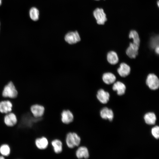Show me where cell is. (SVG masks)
<instances>
[{
	"label": "cell",
	"mask_w": 159,
	"mask_h": 159,
	"mask_svg": "<svg viewBox=\"0 0 159 159\" xmlns=\"http://www.w3.org/2000/svg\"><path fill=\"white\" fill-rule=\"evenodd\" d=\"M18 95V92L13 83L11 82L4 87L2 93V96L6 99H14Z\"/></svg>",
	"instance_id": "2"
},
{
	"label": "cell",
	"mask_w": 159,
	"mask_h": 159,
	"mask_svg": "<svg viewBox=\"0 0 159 159\" xmlns=\"http://www.w3.org/2000/svg\"><path fill=\"white\" fill-rule=\"evenodd\" d=\"M30 110L34 117L36 118H40L43 117L45 112V109L43 105L35 104L31 106Z\"/></svg>",
	"instance_id": "3"
},
{
	"label": "cell",
	"mask_w": 159,
	"mask_h": 159,
	"mask_svg": "<svg viewBox=\"0 0 159 159\" xmlns=\"http://www.w3.org/2000/svg\"><path fill=\"white\" fill-rule=\"evenodd\" d=\"M146 82L147 85L151 90H155L159 87V79L153 74H150L148 75Z\"/></svg>",
	"instance_id": "5"
},
{
	"label": "cell",
	"mask_w": 159,
	"mask_h": 159,
	"mask_svg": "<svg viewBox=\"0 0 159 159\" xmlns=\"http://www.w3.org/2000/svg\"><path fill=\"white\" fill-rule=\"evenodd\" d=\"M155 52L157 54H159V46H158L156 47L155 48Z\"/></svg>",
	"instance_id": "26"
},
{
	"label": "cell",
	"mask_w": 159,
	"mask_h": 159,
	"mask_svg": "<svg viewBox=\"0 0 159 159\" xmlns=\"http://www.w3.org/2000/svg\"><path fill=\"white\" fill-rule=\"evenodd\" d=\"M102 78L103 82L105 84L108 85L113 83L116 79L115 75L110 72H107L104 74Z\"/></svg>",
	"instance_id": "18"
},
{
	"label": "cell",
	"mask_w": 159,
	"mask_h": 159,
	"mask_svg": "<svg viewBox=\"0 0 159 159\" xmlns=\"http://www.w3.org/2000/svg\"><path fill=\"white\" fill-rule=\"evenodd\" d=\"M96 0V1H99V0Z\"/></svg>",
	"instance_id": "30"
},
{
	"label": "cell",
	"mask_w": 159,
	"mask_h": 159,
	"mask_svg": "<svg viewBox=\"0 0 159 159\" xmlns=\"http://www.w3.org/2000/svg\"><path fill=\"white\" fill-rule=\"evenodd\" d=\"M100 115L102 118L108 119L110 121L112 120L113 117L112 110L107 107H104L101 110Z\"/></svg>",
	"instance_id": "17"
},
{
	"label": "cell",
	"mask_w": 159,
	"mask_h": 159,
	"mask_svg": "<svg viewBox=\"0 0 159 159\" xmlns=\"http://www.w3.org/2000/svg\"><path fill=\"white\" fill-rule=\"evenodd\" d=\"M10 148L9 146L6 144H3L0 146V153L5 158L8 157L10 154Z\"/></svg>",
	"instance_id": "21"
},
{
	"label": "cell",
	"mask_w": 159,
	"mask_h": 159,
	"mask_svg": "<svg viewBox=\"0 0 159 159\" xmlns=\"http://www.w3.org/2000/svg\"><path fill=\"white\" fill-rule=\"evenodd\" d=\"M93 15L98 24L103 25L107 21L106 15L102 8L96 9L93 12Z\"/></svg>",
	"instance_id": "4"
},
{
	"label": "cell",
	"mask_w": 159,
	"mask_h": 159,
	"mask_svg": "<svg viewBox=\"0 0 159 159\" xmlns=\"http://www.w3.org/2000/svg\"><path fill=\"white\" fill-rule=\"evenodd\" d=\"M2 4V0H0V6Z\"/></svg>",
	"instance_id": "28"
},
{
	"label": "cell",
	"mask_w": 159,
	"mask_h": 159,
	"mask_svg": "<svg viewBox=\"0 0 159 159\" xmlns=\"http://www.w3.org/2000/svg\"><path fill=\"white\" fill-rule=\"evenodd\" d=\"M157 4L158 5V6H159V1H158Z\"/></svg>",
	"instance_id": "29"
},
{
	"label": "cell",
	"mask_w": 159,
	"mask_h": 159,
	"mask_svg": "<svg viewBox=\"0 0 159 159\" xmlns=\"http://www.w3.org/2000/svg\"><path fill=\"white\" fill-rule=\"evenodd\" d=\"M64 39L67 42L70 44L76 43L81 39L80 35L77 31L69 32L65 35Z\"/></svg>",
	"instance_id": "6"
},
{
	"label": "cell",
	"mask_w": 159,
	"mask_h": 159,
	"mask_svg": "<svg viewBox=\"0 0 159 159\" xmlns=\"http://www.w3.org/2000/svg\"><path fill=\"white\" fill-rule=\"evenodd\" d=\"M144 119L147 124L153 125L155 123L156 118L154 113L150 112L148 113L145 115Z\"/></svg>",
	"instance_id": "20"
},
{
	"label": "cell",
	"mask_w": 159,
	"mask_h": 159,
	"mask_svg": "<svg viewBox=\"0 0 159 159\" xmlns=\"http://www.w3.org/2000/svg\"><path fill=\"white\" fill-rule=\"evenodd\" d=\"M129 37V38L133 39V43L140 46V39L138 32L135 30H131L130 32Z\"/></svg>",
	"instance_id": "22"
},
{
	"label": "cell",
	"mask_w": 159,
	"mask_h": 159,
	"mask_svg": "<svg viewBox=\"0 0 159 159\" xmlns=\"http://www.w3.org/2000/svg\"><path fill=\"white\" fill-rule=\"evenodd\" d=\"M151 133L153 137L156 139L159 137V127L156 126L153 128L151 130Z\"/></svg>",
	"instance_id": "25"
},
{
	"label": "cell",
	"mask_w": 159,
	"mask_h": 159,
	"mask_svg": "<svg viewBox=\"0 0 159 159\" xmlns=\"http://www.w3.org/2000/svg\"><path fill=\"white\" fill-rule=\"evenodd\" d=\"M12 104L9 100H4L0 102V112L6 114L12 110Z\"/></svg>",
	"instance_id": "10"
},
{
	"label": "cell",
	"mask_w": 159,
	"mask_h": 159,
	"mask_svg": "<svg viewBox=\"0 0 159 159\" xmlns=\"http://www.w3.org/2000/svg\"><path fill=\"white\" fill-rule=\"evenodd\" d=\"M34 143L36 148L41 150L47 149L49 143L47 138L44 136L36 138L35 140Z\"/></svg>",
	"instance_id": "7"
},
{
	"label": "cell",
	"mask_w": 159,
	"mask_h": 159,
	"mask_svg": "<svg viewBox=\"0 0 159 159\" xmlns=\"http://www.w3.org/2000/svg\"><path fill=\"white\" fill-rule=\"evenodd\" d=\"M30 18L34 21L38 20L39 18V12L37 8L33 7L31 8L29 11Z\"/></svg>",
	"instance_id": "23"
},
{
	"label": "cell",
	"mask_w": 159,
	"mask_h": 159,
	"mask_svg": "<svg viewBox=\"0 0 159 159\" xmlns=\"http://www.w3.org/2000/svg\"><path fill=\"white\" fill-rule=\"evenodd\" d=\"M97 97L98 100L103 104L107 103L109 100L110 95L109 93L101 89L97 92Z\"/></svg>",
	"instance_id": "13"
},
{
	"label": "cell",
	"mask_w": 159,
	"mask_h": 159,
	"mask_svg": "<svg viewBox=\"0 0 159 159\" xmlns=\"http://www.w3.org/2000/svg\"><path fill=\"white\" fill-rule=\"evenodd\" d=\"M108 62L112 64H115L118 62L119 59L117 53L113 51L109 52L107 55Z\"/></svg>",
	"instance_id": "19"
},
{
	"label": "cell",
	"mask_w": 159,
	"mask_h": 159,
	"mask_svg": "<svg viewBox=\"0 0 159 159\" xmlns=\"http://www.w3.org/2000/svg\"><path fill=\"white\" fill-rule=\"evenodd\" d=\"M54 152L56 154L61 153L63 150V144L62 142L58 139L53 140L51 142Z\"/></svg>",
	"instance_id": "15"
},
{
	"label": "cell",
	"mask_w": 159,
	"mask_h": 159,
	"mask_svg": "<svg viewBox=\"0 0 159 159\" xmlns=\"http://www.w3.org/2000/svg\"><path fill=\"white\" fill-rule=\"evenodd\" d=\"M139 47V46L133 43H130L126 49V54L131 58H135L138 54Z\"/></svg>",
	"instance_id": "11"
},
{
	"label": "cell",
	"mask_w": 159,
	"mask_h": 159,
	"mask_svg": "<svg viewBox=\"0 0 159 159\" xmlns=\"http://www.w3.org/2000/svg\"><path fill=\"white\" fill-rule=\"evenodd\" d=\"M126 88L125 85L120 81L115 83L112 87L113 90L117 91V95H122L125 93Z\"/></svg>",
	"instance_id": "16"
},
{
	"label": "cell",
	"mask_w": 159,
	"mask_h": 159,
	"mask_svg": "<svg viewBox=\"0 0 159 159\" xmlns=\"http://www.w3.org/2000/svg\"><path fill=\"white\" fill-rule=\"evenodd\" d=\"M81 142V138L76 133L69 132L66 135V143L67 147L69 148L72 149L78 146Z\"/></svg>",
	"instance_id": "1"
},
{
	"label": "cell",
	"mask_w": 159,
	"mask_h": 159,
	"mask_svg": "<svg viewBox=\"0 0 159 159\" xmlns=\"http://www.w3.org/2000/svg\"><path fill=\"white\" fill-rule=\"evenodd\" d=\"M0 159H5L4 156L2 155H0Z\"/></svg>",
	"instance_id": "27"
},
{
	"label": "cell",
	"mask_w": 159,
	"mask_h": 159,
	"mask_svg": "<svg viewBox=\"0 0 159 159\" xmlns=\"http://www.w3.org/2000/svg\"><path fill=\"white\" fill-rule=\"evenodd\" d=\"M159 36L156 35L151 38L150 40V44L153 48H155L159 46Z\"/></svg>",
	"instance_id": "24"
},
{
	"label": "cell",
	"mask_w": 159,
	"mask_h": 159,
	"mask_svg": "<svg viewBox=\"0 0 159 159\" xmlns=\"http://www.w3.org/2000/svg\"><path fill=\"white\" fill-rule=\"evenodd\" d=\"M130 68L129 66L124 63H122L120 64V67L117 69L119 74L122 77H125L130 74Z\"/></svg>",
	"instance_id": "14"
},
{
	"label": "cell",
	"mask_w": 159,
	"mask_h": 159,
	"mask_svg": "<svg viewBox=\"0 0 159 159\" xmlns=\"http://www.w3.org/2000/svg\"><path fill=\"white\" fill-rule=\"evenodd\" d=\"M75 155L78 159H87L89 157V153L88 148L85 146L79 147L75 152Z\"/></svg>",
	"instance_id": "12"
},
{
	"label": "cell",
	"mask_w": 159,
	"mask_h": 159,
	"mask_svg": "<svg viewBox=\"0 0 159 159\" xmlns=\"http://www.w3.org/2000/svg\"><path fill=\"white\" fill-rule=\"evenodd\" d=\"M17 121L16 115L11 112L6 114L4 117V123L8 127L14 126L16 124Z\"/></svg>",
	"instance_id": "9"
},
{
	"label": "cell",
	"mask_w": 159,
	"mask_h": 159,
	"mask_svg": "<svg viewBox=\"0 0 159 159\" xmlns=\"http://www.w3.org/2000/svg\"></svg>",
	"instance_id": "31"
},
{
	"label": "cell",
	"mask_w": 159,
	"mask_h": 159,
	"mask_svg": "<svg viewBox=\"0 0 159 159\" xmlns=\"http://www.w3.org/2000/svg\"><path fill=\"white\" fill-rule=\"evenodd\" d=\"M61 120L64 124H68L72 122L74 116L72 112L69 110H63L61 114Z\"/></svg>",
	"instance_id": "8"
}]
</instances>
